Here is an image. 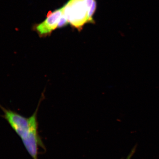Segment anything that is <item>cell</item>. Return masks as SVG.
Wrapping results in <instances>:
<instances>
[{
	"instance_id": "1",
	"label": "cell",
	"mask_w": 159,
	"mask_h": 159,
	"mask_svg": "<svg viewBox=\"0 0 159 159\" xmlns=\"http://www.w3.org/2000/svg\"><path fill=\"white\" fill-rule=\"evenodd\" d=\"M39 106L34 114L26 118L15 111L5 108L0 104L2 111V116L13 129L22 140L23 144L29 153H35L39 148L44 147L41 138L39 134L37 111Z\"/></svg>"
},
{
	"instance_id": "2",
	"label": "cell",
	"mask_w": 159,
	"mask_h": 159,
	"mask_svg": "<svg viewBox=\"0 0 159 159\" xmlns=\"http://www.w3.org/2000/svg\"><path fill=\"white\" fill-rule=\"evenodd\" d=\"M95 0H69L63 6V14L74 29L81 31L89 23V13Z\"/></svg>"
},
{
	"instance_id": "3",
	"label": "cell",
	"mask_w": 159,
	"mask_h": 159,
	"mask_svg": "<svg viewBox=\"0 0 159 159\" xmlns=\"http://www.w3.org/2000/svg\"><path fill=\"white\" fill-rule=\"evenodd\" d=\"M63 15V7L54 11H50L43 22L33 27L34 31L40 37H46L51 34L58 27V23Z\"/></svg>"
},
{
	"instance_id": "4",
	"label": "cell",
	"mask_w": 159,
	"mask_h": 159,
	"mask_svg": "<svg viewBox=\"0 0 159 159\" xmlns=\"http://www.w3.org/2000/svg\"><path fill=\"white\" fill-rule=\"evenodd\" d=\"M97 2L96 0L94 1L93 3L92 4L90 9L89 11V23H92L93 24L95 23V21L93 19V16L94 15L95 11H96V9H97Z\"/></svg>"
},
{
	"instance_id": "5",
	"label": "cell",
	"mask_w": 159,
	"mask_h": 159,
	"mask_svg": "<svg viewBox=\"0 0 159 159\" xmlns=\"http://www.w3.org/2000/svg\"><path fill=\"white\" fill-rule=\"evenodd\" d=\"M69 24L68 21L67 20L63 14L60 20L59 23H58L57 28L60 29V28H63V27Z\"/></svg>"
},
{
	"instance_id": "6",
	"label": "cell",
	"mask_w": 159,
	"mask_h": 159,
	"mask_svg": "<svg viewBox=\"0 0 159 159\" xmlns=\"http://www.w3.org/2000/svg\"><path fill=\"white\" fill-rule=\"evenodd\" d=\"M136 148V146H135L134 148L132 150L130 153H129V155L126 158V159H131V158L133 155L134 153L135 152Z\"/></svg>"
}]
</instances>
